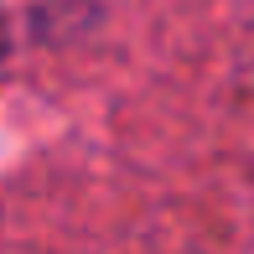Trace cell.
Masks as SVG:
<instances>
[{"instance_id": "1", "label": "cell", "mask_w": 254, "mask_h": 254, "mask_svg": "<svg viewBox=\"0 0 254 254\" xmlns=\"http://www.w3.org/2000/svg\"><path fill=\"white\" fill-rule=\"evenodd\" d=\"M5 47H10V42H5V21H0V57H5Z\"/></svg>"}]
</instances>
